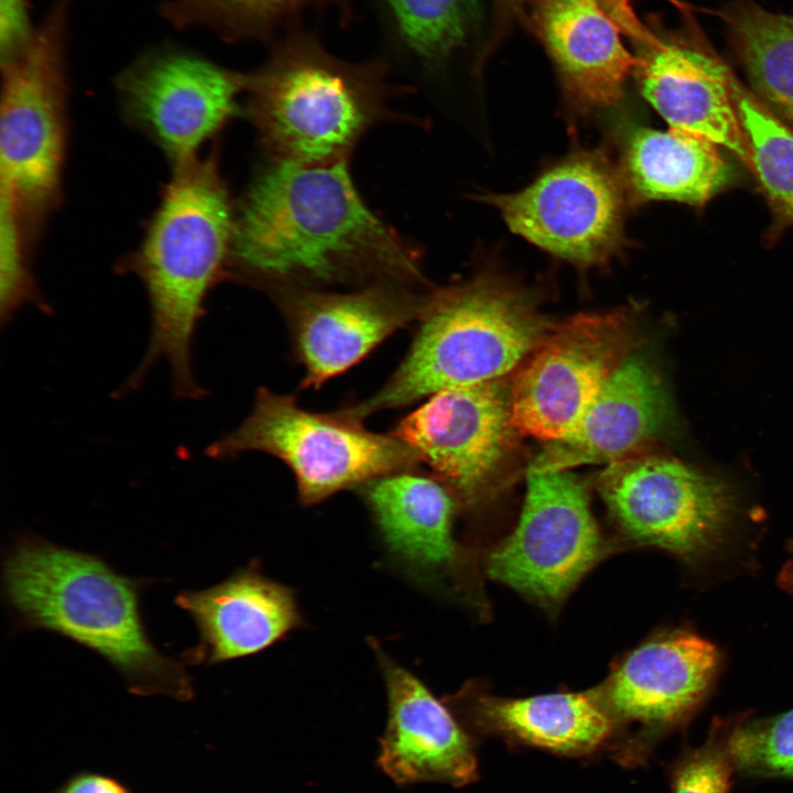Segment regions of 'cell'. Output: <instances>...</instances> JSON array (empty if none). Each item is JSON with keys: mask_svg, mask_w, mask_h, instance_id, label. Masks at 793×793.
<instances>
[{"mask_svg": "<svg viewBox=\"0 0 793 793\" xmlns=\"http://www.w3.org/2000/svg\"><path fill=\"white\" fill-rule=\"evenodd\" d=\"M416 256L365 204L347 161L271 160L245 194L229 265L253 282L303 286L355 279L422 280Z\"/></svg>", "mask_w": 793, "mask_h": 793, "instance_id": "cell-1", "label": "cell"}, {"mask_svg": "<svg viewBox=\"0 0 793 793\" xmlns=\"http://www.w3.org/2000/svg\"><path fill=\"white\" fill-rule=\"evenodd\" d=\"M233 229L217 154L173 166L140 245L121 264L142 282L151 316L145 352L122 392L138 389L164 360L175 397H205L192 365L193 343L207 295L229 265Z\"/></svg>", "mask_w": 793, "mask_h": 793, "instance_id": "cell-2", "label": "cell"}, {"mask_svg": "<svg viewBox=\"0 0 793 793\" xmlns=\"http://www.w3.org/2000/svg\"><path fill=\"white\" fill-rule=\"evenodd\" d=\"M10 606L25 626L64 636L110 662L131 692L193 697L182 663L149 640L139 611V583L90 554L22 539L3 566Z\"/></svg>", "mask_w": 793, "mask_h": 793, "instance_id": "cell-3", "label": "cell"}, {"mask_svg": "<svg viewBox=\"0 0 793 793\" xmlns=\"http://www.w3.org/2000/svg\"><path fill=\"white\" fill-rule=\"evenodd\" d=\"M385 75L384 62L339 59L315 35L291 28L247 74V112L271 160L347 161L361 135L389 115Z\"/></svg>", "mask_w": 793, "mask_h": 793, "instance_id": "cell-4", "label": "cell"}, {"mask_svg": "<svg viewBox=\"0 0 793 793\" xmlns=\"http://www.w3.org/2000/svg\"><path fill=\"white\" fill-rule=\"evenodd\" d=\"M552 326L525 295L492 279L439 290L427 296L412 345L385 384L341 411L362 421L443 390L502 379Z\"/></svg>", "mask_w": 793, "mask_h": 793, "instance_id": "cell-5", "label": "cell"}, {"mask_svg": "<svg viewBox=\"0 0 793 793\" xmlns=\"http://www.w3.org/2000/svg\"><path fill=\"white\" fill-rule=\"evenodd\" d=\"M68 1L58 0L28 44L1 63L0 214L31 249L62 200Z\"/></svg>", "mask_w": 793, "mask_h": 793, "instance_id": "cell-6", "label": "cell"}, {"mask_svg": "<svg viewBox=\"0 0 793 793\" xmlns=\"http://www.w3.org/2000/svg\"><path fill=\"white\" fill-rule=\"evenodd\" d=\"M280 458L293 472L303 504H314L341 490L410 470L420 460L400 438L373 433L341 410L333 414L302 409L293 397L260 388L248 416L210 443L215 459L246 452Z\"/></svg>", "mask_w": 793, "mask_h": 793, "instance_id": "cell-7", "label": "cell"}, {"mask_svg": "<svg viewBox=\"0 0 793 793\" xmlns=\"http://www.w3.org/2000/svg\"><path fill=\"white\" fill-rule=\"evenodd\" d=\"M598 488L628 537L689 563L721 546L734 515L726 485L670 457L639 453L607 465Z\"/></svg>", "mask_w": 793, "mask_h": 793, "instance_id": "cell-8", "label": "cell"}, {"mask_svg": "<svg viewBox=\"0 0 793 793\" xmlns=\"http://www.w3.org/2000/svg\"><path fill=\"white\" fill-rule=\"evenodd\" d=\"M633 344L626 311L579 314L553 325L511 382L520 434L546 443L567 435Z\"/></svg>", "mask_w": 793, "mask_h": 793, "instance_id": "cell-9", "label": "cell"}, {"mask_svg": "<svg viewBox=\"0 0 793 793\" xmlns=\"http://www.w3.org/2000/svg\"><path fill=\"white\" fill-rule=\"evenodd\" d=\"M513 532L488 557L489 575L543 602L561 601L601 554L587 491L569 470L528 471Z\"/></svg>", "mask_w": 793, "mask_h": 793, "instance_id": "cell-10", "label": "cell"}, {"mask_svg": "<svg viewBox=\"0 0 793 793\" xmlns=\"http://www.w3.org/2000/svg\"><path fill=\"white\" fill-rule=\"evenodd\" d=\"M484 200L513 232L575 264L602 263L622 241L619 180L593 153L567 157L518 193L485 195Z\"/></svg>", "mask_w": 793, "mask_h": 793, "instance_id": "cell-11", "label": "cell"}, {"mask_svg": "<svg viewBox=\"0 0 793 793\" xmlns=\"http://www.w3.org/2000/svg\"><path fill=\"white\" fill-rule=\"evenodd\" d=\"M719 666L716 645L686 630L661 634L629 653L596 694L615 726H636L616 750L618 759L643 763L663 738L684 729L708 698Z\"/></svg>", "mask_w": 793, "mask_h": 793, "instance_id": "cell-12", "label": "cell"}, {"mask_svg": "<svg viewBox=\"0 0 793 793\" xmlns=\"http://www.w3.org/2000/svg\"><path fill=\"white\" fill-rule=\"evenodd\" d=\"M246 78L191 54L161 52L123 70L117 89L126 119L176 166L198 157L239 112Z\"/></svg>", "mask_w": 793, "mask_h": 793, "instance_id": "cell-13", "label": "cell"}, {"mask_svg": "<svg viewBox=\"0 0 793 793\" xmlns=\"http://www.w3.org/2000/svg\"><path fill=\"white\" fill-rule=\"evenodd\" d=\"M394 436L459 499L471 502L502 470L520 432L502 379L439 391L404 416Z\"/></svg>", "mask_w": 793, "mask_h": 793, "instance_id": "cell-14", "label": "cell"}, {"mask_svg": "<svg viewBox=\"0 0 793 793\" xmlns=\"http://www.w3.org/2000/svg\"><path fill=\"white\" fill-rule=\"evenodd\" d=\"M405 285L382 280L350 293L276 285L305 369L302 388H318L343 373L420 317L427 296Z\"/></svg>", "mask_w": 793, "mask_h": 793, "instance_id": "cell-15", "label": "cell"}, {"mask_svg": "<svg viewBox=\"0 0 793 793\" xmlns=\"http://www.w3.org/2000/svg\"><path fill=\"white\" fill-rule=\"evenodd\" d=\"M636 70L643 97L671 129L725 148L749 166L731 91L734 73L697 28L677 34L655 33L650 43L640 45Z\"/></svg>", "mask_w": 793, "mask_h": 793, "instance_id": "cell-16", "label": "cell"}, {"mask_svg": "<svg viewBox=\"0 0 793 793\" xmlns=\"http://www.w3.org/2000/svg\"><path fill=\"white\" fill-rule=\"evenodd\" d=\"M377 651L388 696L379 767L398 784L472 782L477 758L469 736L421 680Z\"/></svg>", "mask_w": 793, "mask_h": 793, "instance_id": "cell-17", "label": "cell"}, {"mask_svg": "<svg viewBox=\"0 0 793 793\" xmlns=\"http://www.w3.org/2000/svg\"><path fill=\"white\" fill-rule=\"evenodd\" d=\"M667 401L655 370L630 354L602 385L572 431L550 442L528 471L610 465L639 454L661 432Z\"/></svg>", "mask_w": 793, "mask_h": 793, "instance_id": "cell-18", "label": "cell"}, {"mask_svg": "<svg viewBox=\"0 0 793 793\" xmlns=\"http://www.w3.org/2000/svg\"><path fill=\"white\" fill-rule=\"evenodd\" d=\"M176 605L199 632L195 660L210 664L258 653L300 624L293 591L253 569L203 590H185Z\"/></svg>", "mask_w": 793, "mask_h": 793, "instance_id": "cell-19", "label": "cell"}, {"mask_svg": "<svg viewBox=\"0 0 793 793\" xmlns=\"http://www.w3.org/2000/svg\"><path fill=\"white\" fill-rule=\"evenodd\" d=\"M537 25L564 88L582 109L615 106L637 58L601 10L578 0H541Z\"/></svg>", "mask_w": 793, "mask_h": 793, "instance_id": "cell-20", "label": "cell"}, {"mask_svg": "<svg viewBox=\"0 0 793 793\" xmlns=\"http://www.w3.org/2000/svg\"><path fill=\"white\" fill-rule=\"evenodd\" d=\"M362 492L385 545L401 562L425 575L452 565L454 502L441 481L404 470L369 481Z\"/></svg>", "mask_w": 793, "mask_h": 793, "instance_id": "cell-21", "label": "cell"}, {"mask_svg": "<svg viewBox=\"0 0 793 793\" xmlns=\"http://www.w3.org/2000/svg\"><path fill=\"white\" fill-rule=\"evenodd\" d=\"M470 713L482 731L565 756L591 754L608 746L616 730L598 696L585 693L480 697Z\"/></svg>", "mask_w": 793, "mask_h": 793, "instance_id": "cell-22", "label": "cell"}, {"mask_svg": "<svg viewBox=\"0 0 793 793\" xmlns=\"http://www.w3.org/2000/svg\"><path fill=\"white\" fill-rule=\"evenodd\" d=\"M710 141L669 129L634 128L626 142L627 181L639 200L706 204L734 180L732 169Z\"/></svg>", "mask_w": 793, "mask_h": 793, "instance_id": "cell-23", "label": "cell"}, {"mask_svg": "<svg viewBox=\"0 0 793 793\" xmlns=\"http://www.w3.org/2000/svg\"><path fill=\"white\" fill-rule=\"evenodd\" d=\"M720 18L749 90L793 130V17L767 11L752 0H732Z\"/></svg>", "mask_w": 793, "mask_h": 793, "instance_id": "cell-24", "label": "cell"}, {"mask_svg": "<svg viewBox=\"0 0 793 793\" xmlns=\"http://www.w3.org/2000/svg\"><path fill=\"white\" fill-rule=\"evenodd\" d=\"M328 6L349 19L348 0H174L162 11L180 29L208 28L228 42H269L304 10Z\"/></svg>", "mask_w": 793, "mask_h": 793, "instance_id": "cell-25", "label": "cell"}, {"mask_svg": "<svg viewBox=\"0 0 793 793\" xmlns=\"http://www.w3.org/2000/svg\"><path fill=\"white\" fill-rule=\"evenodd\" d=\"M731 91L749 150V167L773 214L772 230L793 226V130L773 117L734 74Z\"/></svg>", "mask_w": 793, "mask_h": 793, "instance_id": "cell-26", "label": "cell"}, {"mask_svg": "<svg viewBox=\"0 0 793 793\" xmlns=\"http://www.w3.org/2000/svg\"><path fill=\"white\" fill-rule=\"evenodd\" d=\"M403 45L427 64L461 46L475 20L476 0H384Z\"/></svg>", "mask_w": 793, "mask_h": 793, "instance_id": "cell-27", "label": "cell"}, {"mask_svg": "<svg viewBox=\"0 0 793 793\" xmlns=\"http://www.w3.org/2000/svg\"><path fill=\"white\" fill-rule=\"evenodd\" d=\"M732 753L738 775L793 779V708L759 719L738 714Z\"/></svg>", "mask_w": 793, "mask_h": 793, "instance_id": "cell-28", "label": "cell"}, {"mask_svg": "<svg viewBox=\"0 0 793 793\" xmlns=\"http://www.w3.org/2000/svg\"><path fill=\"white\" fill-rule=\"evenodd\" d=\"M738 714L714 718L705 741L685 747L669 767L670 793H731L732 734Z\"/></svg>", "mask_w": 793, "mask_h": 793, "instance_id": "cell-29", "label": "cell"}, {"mask_svg": "<svg viewBox=\"0 0 793 793\" xmlns=\"http://www.w3.org/2000/svg\"><path fill=\"white\" fill-rule=\"evenodd\" d=\"M31 30L25 0H0L1 63L10 59L30 41Z\"/></svg>", "mask_w": 793, "mask_h": 793, "instance_id": "cell-30", "label": "cell"}, {"mask_svg": "<svg viewBox=\"0 0 793 793\" xmlns=\"http://www.w3.org/2000/svg\"><path fill=\"white\" fill-rule=\"evenodd\" d=\"M596 7L606 13L620 29L621 33L632 39L639 46L650 43L655 33L648 29L638 18L632 6L633 0H578ZM681 10L688 6L680 0H667Z\"/></svg>", "mask_w": 793, "mask_h": 793, "instance_id": "cell-31", "label": "cell"}, {"mask_svg": "<svg viewBox=\"0 0 793 793\" xmlns=\"http://www.w3.org/2000/svg\"><path fill=\"white\" fill-rule=\"evenodd\" d=\"M55 793H132L123 783L109 775L80 772L72 775Z\"/></svg>", "mask_w": 793, "mask_h": 793, "instance_id": "cell-32", "label": "cell"}, {"mask_svg": "<svg viewBox=\"0 0 793 793\" xmlns=\"http://www.w3.org/2000/svg\"><path fill=\"white\" fill-rule=\"evenodd\" d=\"M779 585L793 595V561L787 562L778 576Z\"/></svg>", "mask_w": 793, "mask_h": 793, "instance_id": "cell-33", "label": "cell"}, {"mask_svg": "<svg viewBox=\"0 0 793 793\" xmlns=\"http://www.w3.org/2000/svg\"><path fill=\"white\" fill-rule=\"evenodd\" d=\"M512 4L521 3L523 0H508Z\"/></svg>", "mask_w": 793, "mask_h": 793, "instance_id": "cell-34", "label": "cell"}, {"mask_svg": "<svg viewBox=\"0 0 793 793\" xmlns=\"http://www.w3.org/2000/svg\"><path fill=\"white\" fill-rule=\"evenodd\" d=\"M792 545H793V542H792Z\"/></svg>", "mask_w": 793, "mask_h": 793, "instance_id": "cell-35", "label": "cell"}]
</instances>
